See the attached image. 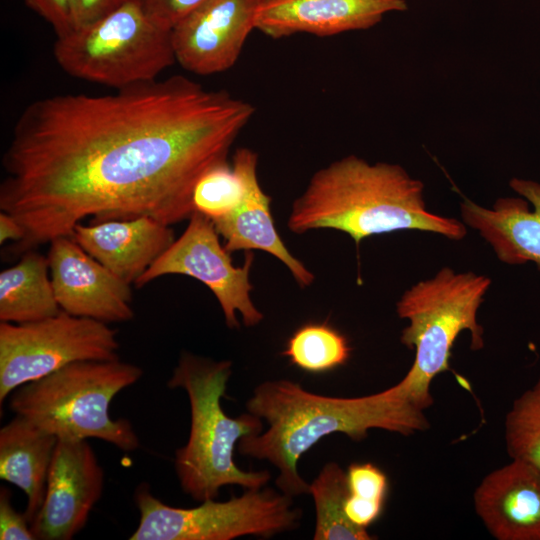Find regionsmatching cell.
<instances>
[{"mask_svg":"<svg viewBox=\"0 0 540 540\" xmlns=\"http://www.w3.org/2000/svg\"><path fill=\"white\" fill-rule=\"evenodd\" d=\"M254 113L251 103L182 75L31 102L2 156L0 209L26 231L11 252L72 237L88 217L188 220L197 182L227 161Z\"/></svg>","mask_w":540,"mask_h":540,"instance_id":"cell-1","label":"cell"},{"mask_svg":"<svg viewBox=\"0 0 540 540\" xmlns=\"http://www.w3.org/2000/svg\"><path fill=\"white\" fill-rule=\"evenodd\" d=\"M246 406L268 429L243 437L238 452L274 465L279 471L276 486L292 498L310 493L297 464L326 436L342 433L361 441L370 429L407 436L429 427L423 410L407 399L398 383L368 396L343 398L314 394L290 380H270L254 389Z\"/></svg>","mask_w":540,"mask_h":540,"instance_id":"cell-2","label":"cell"},{"mask_svg":"<svg viewBox=\"0 0 540 540\" xmlns=\"http://www.w3.org/2000/svg\"><path fill=\"white\" fill-rule=\"evenodd\" d=\"M287 226L295 234L333 229L358 246L378 234L418 230L462 240L463 221L427 210L424 184L398 164L348 155L319 169L291 206Z\"/></svg>","mask_w":540,"mask_h":540,"instance_id":"cell-3","label":"cell"},{"mask_svg":"<svg viewBox=\"0 0 540 540\" xmlns=\"http://www.w3.org/2000/svg\"><path fill=\"white\" fill-rule=\"evenodd\" d=\"M231 373L229 360L182 352L168 381L170 388H183L189 398L190 433L186 445L176 451L175 470L182 490L198 502L216 499L226 485L260 489L271 478L267 470H241L233 460L238 442L260 434L263 423L250 412L231 418L223 411L221 398Z\"/></svg>","mask_w":540,"mask_h":540,"instance_id":"cell-4","label":"cell"},{"mask_svg":"<svg viewBox=\"0 0 540 540\" xmlns=\"http://www.w3.org/2000/svg\"><path fill=\"white\" fill-rule=\"evenodd\" d=\"M141 376L140 367L119 359L78 361L19 386L9 407L58 439L97 438L132 451L139 446L132 424L112 419L109 409L113 398Z\"/></svg>","mask_w":540,"mask_h":540,"instance_id":"cell-5","label":"cell"},{"mask_svg":"<svg viewBox=\"0 0 540 540\" xmlns=\"http://www.w3.org/2000/svg\"><path fill=\"white\" fill-rule=\"evenodd\" d=\"M490 285L487 276L444 267L411 286L397 301L398 316L409 321L400 341L415 350L413 364L398 384L419 409L431 406V383L449 369L452 347L462 331L471 333L472 349L483 347L477 312Z\"/></svg>","mask_w":540,"mask_h":540,"instance_id":"cell-6","label":"cell"},{"mask_svg":"<svg viewBox=\"0 0 540 540\" xmlns=\"http://www.w3.org/2000/svg\"><path fill=\"white\" fill-rule=\"evenodd\" d=\"M53 55L70 76L116 90L156 80L176 61L171 30L156 24L133 0L57 37Z\"/></svg>","mask_w":540,"mask_h":540,"instance_id":"cell-7","label":"cell"},{"mask_svg":"<svg viewBox=\"0 0 540 540\" xmlns=\"http://www.w3.org/2000/svg\"><path fill=\"white\" fill-rule=\"evenodd\" d=\"M135 502L140 520L131 540L269 538L295 529L302 515L292 497L271 488L246 489L227 501L210 499L193 508H177L140 487Z\"/></svg>","mask_w":540,"mask_h":540,"instance_id":"cell-8","label":"cell"},{"mask_svg":"<svg viewBox=\"0 0 540 540\" xmlns=\"http://www.w3.org/2000/svg\"><path fill=\"white\" fill-rule=\"evenodd\" d=\"M117 331L70 315L28 323H0V403L16 388L78 361L116 360Z\"/></svg>","mask_w":540,"mask_h":540,"instance_id":"cell-9","label":"cell"},{"mask_svg":"<svg viewBox=\"0 0 540 540\" xmlns=\"http://www.w3.org/2000/svg\"><path fill=\"white\" fill-rule=\"evenodd\" d=\"M219 233L207 216L194 212L182 235L135 282L137 288L169 274L192 277L216 297L227 327H240L237 314L247 327L258 325L264 318L254 305L250 292L249 273L254 255L246 251L242 266L232 263L230 252L220 243Z\"/></svg>","mask_w":540,"mask_h":540,"instance_id":"cell-10","label":"cell"},{"mask_svg":"<svg viewBox=\"0 0 540 540\" xmlns=\"http://www.w3.org/2000/svg\"><path fill=\"white\" fill-rule=\"evenodd\" d=\"M103 484V469L87 440L58 439L45 498L30 524L35 538H73L85 526Z\"/></svg>","mask_w":540,"mask_h":540,"instance_id":"cell-11","label":"cell"},{"mask_svg":"<svg viewBox=\"0 0 540 540\" xmlns=\"http://www.w3.org/2000/svg\"><path fill=\"white\" fill-rule=\"evenodd\" d=\"M49 243L50 278L62 311L104 323L133 319L131 284L90 256L72 237H56Z\"/></svg>","mask_w":540,"mask_h":540,"instance_id":"cell-12","label":"cell"},{"mask_svg":"<svg viewBox=\"0 0 540 540\" xmlns=\"http://www.w3.org/2000/svg\"><path fill=\"white\" fill-rule=\"evenodd\" d=\"M262 0H206L171 29L176 61L187 71L212 75L237 62Z\"/></svg>","mask_w":540,"mask_h":540,"instance_id":"cell-13","label":"cell"},{"mask_svg":"<svg viewBox=\"0 0 540 540\" xmlns=\"http://www.w3.org/2000/svg\"><path fill=\"white\" fill-rule=\"evenodd\" d=\"M257 164L258 155L252 149L240 147L235 151L232 167L242 183L243 197L235 210L212 222L230 253L239 250L267 252L288 268L300 287H308L315 276L290 253L278 234L271 213V197L259 184Z\"/></svg>","mask_w":540,"mask_h":540,"instance_id":"cell-14","label":"cell"},{"mask_svg":"<svg viewBox=\"0 0 540 540\" xmlns=\"http://www.w3.org/2000/svg\"><path fill=\"white\" fill-rule=\"evenodd\" d=\"M509 185L521 197L498 198L492 208L464 199L462 220L478 231L501 262L533 263L540 270V183L512 178Z\"/></svg>","mask_w":540,"mask_h":540,"instance_id":"cell-15","label":"cell"},{"mask_svg":"<svg viewBox=\"0 0 540 540\" xmlns=\"http://www.w3.org/2000/svg\"><path fill=\"white\" fill-rule=\"evenodd\" d=\"M405 0H262L255 29L273 39L297 33L318 37L364 30L393 11H405Z\"/></svg>","mask_w":540,"mask_h":540,"instance_id":"cell-16","label":"cell"},{"mask_svg":"<svg viewBox=\"0 0 540 540\" xmlns=\"http://www.w3.org/2000/svg\"><path fill=\"white\" fill-rule=\"evenodd\" d=\"M477 515L498 540H540V469L521 460L487 474L474 492Z\"/></svg>","mask_w":540,"mask_h":540,"instance_id":"cell-17","label":"cell"},{"mask_svg":"<svg viewBox=\"0 0 540 540\" xmlns=\"http://www.w3.org/2000/svg\"><path fill=\"white\" fill-rule=\"evenodd\" d=\"M72 238L94 259L129 284L175 241L173 230L152 217L77 224Z\"/></svg>","mask_w":540,"mask_h":540,"instance_id":"cell-18","label":"cell"},{"mask_svg":"<svg viewBox=\"0 0 540 540\" xmlns=\"http://www.w3.org/2000/svg\"><path fill=\"white\" fill-rule=\"evenodd\" d=\"M58 438L16 415L0 430V478L24 491L29 525L38 514Z\"/></svg>","mask_w":540,"mask_h":540,"instance_id":"cell-19","label":"cell"},{"mask_svg":"<svg viewBox=\"0 0 540 540\" xmlns=\"http://www.w3.org/2000/svg\"><path fill=\"white\" fill-rule=\"evenodd\" d=\"M61 312L53 291L48 258L34 249L0 273V321L28 323Z\"/></svg>","mask_w":540,"mask_h":540,"instance_id":"cell-20","label":"cell"},{"mask_svg":"<svg viewBox=\"0 0 540 540\" xmlns=\"http://www.w3.org/2000/svg\"><path fill=\"white\" fill-rule=\"evenodd\" d=\"M315 505L314 540H370L367 529L354 525L345 513L348 497L346 472L336 463H326L310 484Z\"/></svg>","mask_w":540,"mask_h":540,"instance_id":"cell-21","label":"cell"},{"mask_svg":"<svg viewBox=\"0 0 540 540\" xmlns=\"http://www.w3.org/2000/svg\"><path fill=\"white\" fill-rule=\"evenodd\" d=\"M351 348L346 337L326 323H308L288 339L283 355L296 367L324 373L344 365Z\"/></svg>","mask_w":540,"mask_h":540,"instance_id":"cell-22","label":"cell"},{"mask_svg":"<svg viewBox=\"0 0 540 540\" xmlns=\"http://www.w3.org/2000/svg\"><path fill=\"white\" fill-rule=\"evenodd\" d=\"M505 442L511 459L540 469V376L514 400L507 413Z\"/></svg>","mask_w":540,"mask_h":540,"instance_id":"cell-23","label":"cell"},{"mask_svg":"<svg viewBox=\"0 0 540 540\" xmlns=\"http://www.w3.org/2000/svg\"><path fill=\"white\" fill-rule=\"evenodd\" d=\"M345 513L356 526L367 529L382 513L388 480L372 463H352L347 469Z\"/></svg>","mask_w":540,"mask_h":540,"instance_id":"cell-24","label":"cell"},{"mask_svg":"<svg viewBox=\"0 0 540 540\" xmlns=\"http://www.w3.org/2000/svg\"><path fill=\"white\" fill-rule=\"evenodd\" d=\"M243 197L242 183L228 161L216 164L206 171L193 191V206L212 221L230 214Z\"/></svg>","mask_w":540,"mask_h":540,"instance_id":"cell-25","label":"cell"},{"mask_svg":"<svg viewBox=\"0 0 540 540\" xmlns=\"http://www.w3.org/2000/svg\"><path fill=\"white\" fill-rule=\"evenodd\" d=\"M159 26L171 30L206 0H133Z\"/></svg>","mask_w":540,"mask_h":540,"instance_id":"cell-26","label":"cell"},{"mask_svg":"<svg viewBox=\"0 0 540 540\" xmlns=\"http://www.w3.org/2000/svg\"><path fill=\"white\" fill-rule=\"evenodd\" d=\"M28 524L25 513H20L14 508L10 492L2 487L0 490V539H36Z\"/></svg>","mask_w":540,"mask_h":540,"instance_id":"cell-27","label":"cell"},{"mask_svg":"<svg viewBox=\"0 0 540 540\" xmlns=\"http://www.w3.org/2000/svg\"><path fill=\"white\" fill-rule=\"evenodd\" d=\"M24 2L50 24L57 37L73 31L71 0H24Z\"/></svg>","mask_w":540,"mask_h":540,"instance_id":"cell-28","label":"cell"},{"mask_svg":"<svg viewBox=\"0 0 540 540\" xmlns=\"http://www.w3.org/2000/svg\"><path fill=\"white\" fill-rule=\"evenodd\" d=\"M124 2L125 0H71L74 29L98 21L113 12Z\"/></svg>","mask_w":540,"mask_h":540,"instance_id":"cell-29","label":"cell"},{"mask_svg":"<svg viewBox=\"0 0 540 540\" xmlns=\"http://www.w3.org/2000/svg\"><path fill=\"white\" fill-rule=\"evenodd\" d=\"M26 231L22 224L11 214L1 211L0 213V244L7 241L18 243L24 239Z\"/></svg>","mask_w":540,"mask_h":540,"instance_id":"cell-30","label":"cell"}]
</instances>
